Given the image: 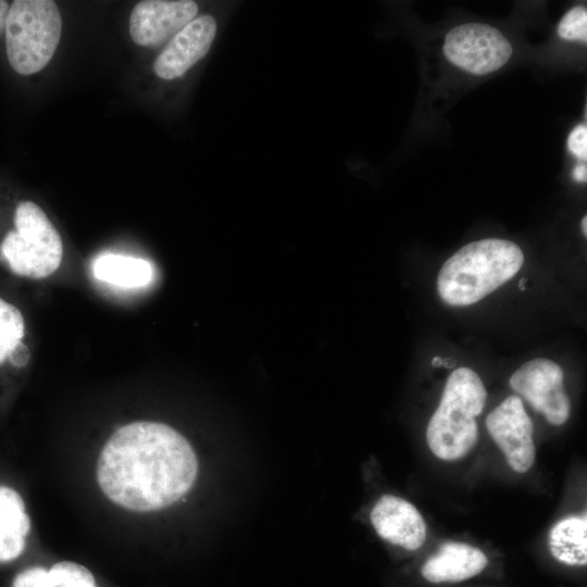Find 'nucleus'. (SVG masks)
Wrapping results in <instances>:
<instances>
[{
	"label": "nucleus",
	"mask_w": 587,
	"mask_h": 587,
	"mask_svg": "<svg viewBox=\"0 0 587 587\" xmlns=\"http://www.w3.org/2000/svg\"><path fill=\"white\" fill-rule=\"evenodd\" d=\"M549 550L553 558L567 565L587 563V519L567 516L555 523L549 533Z\"/></svg>",
	"instance_id": "nucleus-15"
},
{
	"label": "nucleus",
	"mask_w": 587,
	"mask_h": 587,
	"mask_svg": "<svg viewBox=\"0 0 587 587\" xmlns=\"http://www.w3.org/2000/svg\"><path fill=\"white\" fill-rule=\"evenodd\" d=\"M9 359L15 366H18V367L24 366L29 359L28 349L23 344H21L13 351V353L11 354Z\"/></svg>",
	"instance_id": "nucleus-20"
},
{
	"label": "nucleus",
	"mask_w": 587,
	"mask_h": 587,
	"mask_svg": "<svg viewBox=\"0 0 587 587\" xmlns=\"http://www.w3.org/2000/svg\"><path fill=\"white\" fill-rule=\"evenodd\" d=\"M486 427L511 469L525 473L533 466V423L517 396L508 397L495 408L486 419Z\"/></svg>",
	"instance_id": "nucleus-8"
},
{
	"label": "nucleus",
	"mask_w": 587,
	"mask_h": 587,
	"mask_svg": "<svg viewBox=\"0 0 587 587\" xmlns=\"http://www.w3.org/2000/svg\"><path fill=\"white\" fill-rule=\"evenodd\" d=\"M216 35V22L211 15L193 18L166 45L153 64L154 73L163 79L184 75L210 50Z\"/></svg>",
	"instance_id": "nucleus-10"
},
{
	"label": "nucleus",
	"mask_w": 587,
	"mask_h": 587,
	"mask_svg": "<svg viewBox=\"0 0 587 587\" xmlns=\"http://www.w3.org/2000/svg\"><path fill=\"white\" fill-rule=\"evenodd\" d=\"M445 364V361L439 358V357H436L432 360V365L435 366V367H438L440 365H444Z\"/></svg>",
	"instance_id": "nucleus-23"
},
{
	"label": "nucleus",
	"mask_w": 587,
	"mask_h": 587,
	"mask_svg": "<svg viewBox=\"0 0 587 587\" xmlns=\"http://www.w3.org/2000/svg\"><path fill=\"white\" fill-rule=\"evenodd\" d=\"M523 263L521 248L510 240L473 241L444 263L437 278L438 294L450 305L476 303L511 279Z\"/></svg>",
	"instance_id": "nucleus-2"
},
{
	"label": "nucleus",
	"mask_w": 587,
	"mask_h": 587,
	"mask_svg": "<svg viewBox=\"0 0 587 587\" xmlns=\"http://www.w3.org/2000/svg\"><path fill=\"white\" fill-rule=\"evenodd\" d=\"M12 587H97L95 577L85 566L64 561L54 564L49 571L43 567H29L18 573Z\"/></svg>",
	"instance_id": "nucleus-16"
},
{
	"label": "nucleus",
	"mask_w": 587,
	"mask_h": 587,
	"mask_svg": "<svg viewBox=\"0 0 587 587\" xmlns=\"http://www.w3.org/2000/svg\"><path fill=\"white\" fill-rule=\"evenodd\" d=\"M582 229H583L584 235L586 236L587 235V216L586 215L582 220Z\"/></svg>",
	"instance_id": "nucleus-24"
},
{
	"label": "nucleus",
	"mask_w": 587,
	"mask_h": 587,
	"mask_svg": "<svg viewBox=\"0 0 587 587\" xmlns=\"http://www.w3.org/2000/svg\"><path fill=\"white\" fill-rule=\"evenodd\" d=\"M198 462L190 444L174 428L134 422L104 445L97 466L103 494L133 511H152L179 500L192 486Z\"/></svg>",
	"instance_id": "nucleus-1"
},
{
	"label": "nucleus",
	"mask_w": 587,
	"mask_h": 587,
	"mask_svg": "<svg viewBox=\"0 0 587 587\" xmlns=\"http://www.w3.org/2000/svg\"><path fill=\"white\" fill-rule=\"evenodd\" d=\"M95 276L108 284L123 288H140L149 285L154 275L153 265L140 258L105 253L92 264Z\"/></svg>",
	"instance_id": "nucleus-14"
},
{
	"label": "nucleus",
	"mask_w": 587,
	"mask_h": 587,
	"mask_svg": "<svg viewBox=\"0 0 587 587\" xmlns=\"http://www.w3.org/2000/svg\"><path fill=\"white\" fill-rule=\"evenodd\" d=\"M486 397L485 386L473 370L461 367L449 375L426 429L428 447L437 458L455 461L473 449L478 436L475 417L482 413Z\"/></svg>",
	"instance_id": "nucleus-3"
},
{
	"label": "nucleus",
	"mask_w": 587,
	"mask_h": 587,
	"mask_svg": "<svg viewBox=\"0 0 587 587\" xmlns=\"http://www.w3.org/2000/svg\"><path fill=\"white\" fill-rule=\"evenodd\" d=\"M15 230L3 238L0 250L10 268L20 276L45 278L61 264L62 238L43 210L32 201L21 202L14 213Z\"/></svg>",
	"instance_id": "nucleus-5"
},
{
	"label": "nucleus",
	"mask_w": 587,
	"mask_h": 587,
	"mask_svg": "<svg viewBox=\"0 0 587 587\" xmlns=\"http://www.w3.org/2000/svg\"><path fill=\"white\" fill-rule=\"evenodd\" d=\"M558 34L565 40L587 41V11L583 5L573 7L561 18Z\"/></svg>",
	"instance_id": "nucleus-18"
},
{
	"label": "nucleus",
	"mask_w": 587,
	"mask_h": 587,
	"mask_svg": "<svg viewBox=\"0 0 587 587\" xmlns=\"http://www.w3.org/2000/svg\"><path fill=\"white\" fill-rule=\"evenodd\" d=\"M526 280H527L526 278H523V279H521V280L519 282V288H520L521 290H524V289H525V283H526Z\"/></svg>",
	"instance_id": "nucleus-25"
},
{
	"label": "nucleus",
	"mask_w": 587,
	"mask_h": 587,
	"mask_svg": "<svg viewBox=\"0 0 587 587\" xmlns=\"http://www.w3.org/2000/svg\"><path fill=\"white\" fill-rule=\"evenodd\" d=\"M25 324L20 310L0 298V364L22 344Z\"/></svg>",
	"instance_id": "nucleus-17"
},
{
	"label": "nucleus",
	"mask_w": 587,
	"mask_h": 587,
	"mask_svg": "<svg viewBox=\"0 0 587 587\" xmlns=\"http://www.w3.org/2000/svg\"><path fill=\"white\" fill-rule=\"evenodd\" d=\"M512 45L501 32L483 23L453 27L445 38L444 52L458 67L485 75L502 67L512 55Z\"/></svg>",
	"instance_id": "nucleus-6"
},
{
	"label": "nucleus",
	"mask_w": 587,
	"mask_h": 587,
	"mask_svg": "<svg viewBox=\"0 0 587 587\" xmlns=\"http://www.w3.org/2000/svg\"><path fill=\"white\" fill-rule=\"evenodd\" d=\"M488 563L486 554L464 542L448 541L429 557L421 569L430 583H457L479 574Z\"/></svg>",
	"instance_id": "nucleus-12"
},
{
	"label": "nucleus",
	"mask_w": 587,
	"mask_h": 587,
	"mask_svg": "<svg viewBox=\"0 0 587 587\" xmlns=\"http://www.w3.org/2000/svg\"><path fill=\"white\" fill-rule=\"evenodd\" d=\"M587 177V170L585 164H578L573 170V178L576 182L585 183Z\"/></svg>",
	"instance_id": "nucleus-22"
},
{
	"label": "nucleus",
	"mask_w": 587,
	"mask_h": 587,
	"mask_svg": "<svg viewBox=\"0 0 587 587\" xmlns=\"http://www.w3.org/2000/svg\"><path fill=\"white\" fill-rule=\"evenodd\" d=\"M569 150L577 158L586 160L587 158V127L578 125L570 133L567 138Z\"/></svg>",
	"instance_id": "nucleus-19"
},
{
	"label": "nucleus",
	"mask_w": 587,
	"mask_h": 587,
	"mask_svg": "<svg viewBox=\"0 0 587 587\" xmlns=\"http://www.w3.org/2000/svg\"><path fill=\"white\" fill-rule=\"evenodd\" d=\"M197 13V3L190 0H143L132 10L129 34L139 46L159 45L172 39Z\"/></svg>",
	"instance_id": "nucleus-9"
},
{
	"label": "nucleus",
	"mask_w": 587,
	"mask_h": 587,
	"mask_svg": "<svg viewBox=\"0 0 587 587\" xmlns=\"http://www.w3.org/2000/svg\"><path fill=\"white\" fill-rule=\"evenodd\" d=\"M5 48L11 67L21 75L41 71L52 59L62 34L54 1L15 0L5 20Z\"/></svg>",
	"instance_id": "nucleus-4"
},
{
	"label": "nucleus",
	"mask_w": 587,
	"mask_h": 587,
	"mask_svg": "<svg viewBox=\"0 0 587 587\" xmlns=\"http://www.w3.org/2000/svg\"><path fill=\"white\" fill-rule=\"evenodd\" d=\"M10 4L8 1L0 0V35L4 32L5 20L9 12Z\"/></svg>",
	"instance_id": "nucleus-21"
},
{
	"label": "nucleus",
	"mask_w": 587,
	"mask_h": 587,
	"mask_svg": "<svg viewBox=\"0 0 587 587\" xmlns=\"http://www.w3.org/2000/svg\"><path fill=\"white\" fill-rule=\"evenodd\" d=\"M30 520L20 494L0 485V563L17 559L25 549Z\"/></svg>",
	"instance_id": "nucleus-13"
},
{
	"label": "nucleus",
	"mask_w": 587,
	"mask_h": 587,
	"mask_svg": "<svg viewBox=\"0 0 587 587\" xmlns=\"http://www.w3.org/2000/svg\"><path fill=\"white\" fill-rule=\"evenodd\" d=\"M371 522L383 539L408 550L419 549L426 539L422 514L400 497H380L371 512Z\"/></svg>",
	"instance_id": "nucleus-11"
},
{
	"label": "nucleus",
	"mask_w": 587,
	"mask_h": 587,
	"mask_svg": "<svg viewBox=\"0 0 587 587\" xmlns=\"http://www.w3.org/2000/svg\"><path fill=\"white\" fill-rule=\"evenodd\" d=\"M563 371L555 362L538 358L524 363L510 378V386L552 425L564 424L571 402L564 390Z\"/></svg>",
	"instance_id": "nucleus-7"
}]
</instances>
